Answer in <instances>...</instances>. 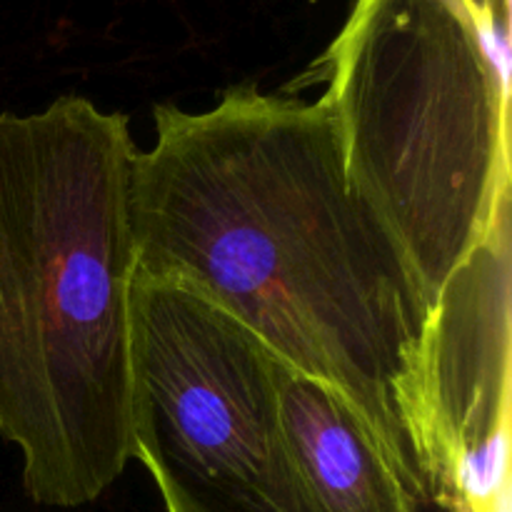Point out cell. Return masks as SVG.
<instances>
[{
  "instance_id": "obj_1",
  "label": "cell",
  "mask_w": 512,
  "mask_h": 512,
  "mask_svg": "<svg viewBox=\"0 0 512 512\" xmlns=\"http://www.w3.org/2000/svg\"><path fill=\"white\" fill-rule=\"evenodd\" d=\"M135 273L183 285L298 373L343 395L428 500L425 355L433 305L348 178L323 103L255 85L208 110L155 105L133 158Z\"/></svg>"
},
{
  "instance_id": "obj_2",
  "label": "cell",
  "mask_w": 512,
  "mask_h": 512,
  "mask_svg": "<svg viewBox=\"0 0 512 512\" xmlns=\"http://www.w3.org/2000/svg\"><path fill=\"white\" fill-rule=\"evenodd\" d=\"M135 153L80 95L0 113V435L45 508L93 503L130 460Z\"/></svg>"
},
{
  "instance_id": "obj_3",
  "label": "cell",
  "mask_w": 512,
  "mask_h": 512,
  "mask_svg": "<svg viewBox=\"0 0 512 512\" xmlns=\"http://www.w3.org/2000/svg\"><path fill=\"white\" fill-rule=\"evenodd\" d=\"M435 308L510 203V93L463 0H355L303 75Z\"/></svg>"
},
{
  "instance_id": "obj_4",
  "label": "cell",
  "mask_w": 512,
  "mask_h": 512,
  "mask_svg": "<svg viewBox=\"0 0 512 512\" xmlns=\"http://www.w3.org/2000/svg\"><path fill=\"white\" fill-rule=\"evenodd\" d=\"M278 355L183 285L135 273L130 458L168 512H318L283 430Z\"/></svg>"
},
{
  "instance_id": "obj_5",
  "label": "cell",
  "mask_w": 512,
  "mask_h": 512,
  "mask_svg": "<svg viewBox=\"0 0 512 512\" xmlns=\"http://www.w3.org/2000/svg\"><path fill=\"white\" fill-rule=\"evenodd\" d=\"M510 420V203L450 275L430 315L425 355L428 500L458 503L455 470Z\"/></svg>"
},
{
  "instance_id": "obj_6",
  "label": "cell",
  "mask_w": 512,
  "mask_h": 512,
  "mask_svg": "<svg viewBox=\"0 0 512 512\" xmlns=\"http://www.w3.org/2000/svg\"><path fill=\"white\" fill-rule=\"evenodd\" d=\"M275 385L283 430L318 512H418L415 490L343 395L280 358Z\"/></svg>"
},
{
  "instance_id": "obj_7",
  "label": "cell",
  "mask_w": 512,
  "mask_h": 512,
  "mask_svg": "<svg viewBox=\"0 0 512 512\" xmlns=\"http://www.w3.org/2000/svg\"><path fill=\"white\" fill-rule=\"evenodd\" d=\"M468 5L470 15L475 18H490V15H508L510 18V0H463Z\"/></svg>"
},
{
  "instance_id": "obj_8",
  "label": "cell",
  "mask_w": 512,
  "mask_h": 512,
  "mask_svg": "<svg viewBox=\"0 0 512 512\" xmlns=\"http://www.w3.org/2000/svg\"><path fill=\"white\" fill-rule=\"evenodd\" d=\"M448 512H470V510H468V505H465V503H455Z\"/></svg>"
}]
</instances>
